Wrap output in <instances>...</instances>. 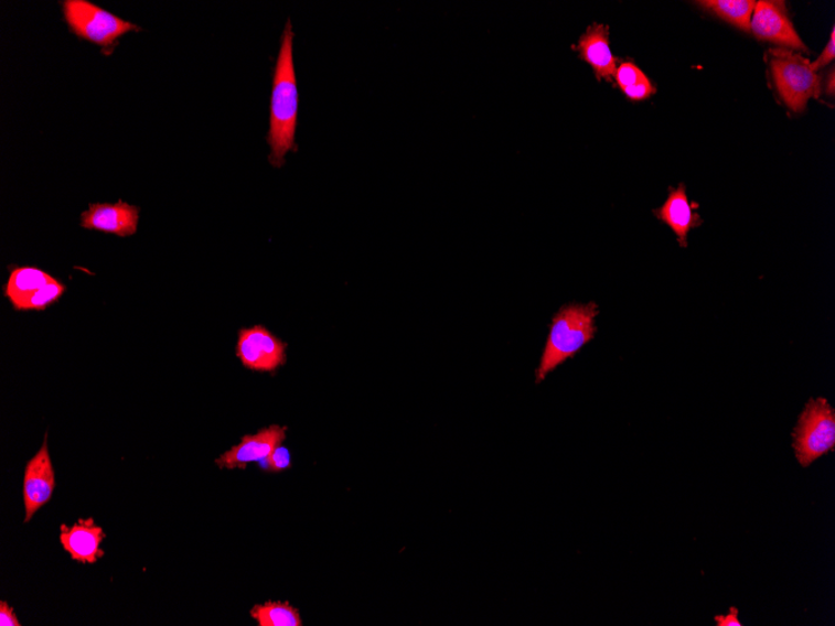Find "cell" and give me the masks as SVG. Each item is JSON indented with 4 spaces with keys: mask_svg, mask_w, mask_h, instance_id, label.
<instances>
[{
    "mask_svg": "<svg viewBox=\"0 0 835 626\" xmlns=\"http://www.w3.org/2000/svg\"><path fill=\"white\" fill-rule=\"evenodd\" d=\"M295 31L288 20L276 62L274 90L270 100V120L267 142L270 147L269 162L275 168L283 166L286 155L298 151L296 133L298 126L299 91L293 58Z\"/></svg>",
    "mask_w": 835,
    "mask_h": 626,
    "instance_id": "obj_1",
    "label": "cell"
},
{
    "mask_svg": "<svg viewBox=\"0 0 835 626\" xmlns=\"http://www.w3.org/2000/svg\"><path fill=\"white\" fill-rule=\"evenodd\" d=\"M598 313L596 303L568 304L553 316L546 348L536 371L537 385L595 338Z\"/></svg>",
    "mask_w": 835,
    "mask_h": 626,
    "instance_id": "obj_2",
    "label": "cell"
},
{
    "mask_svg": "<svg viewBox=\"0 0 835 626\" xmlns=\"http://www.w3.org/2000/svg\"><path fill=\"white\" fill-rule=\"evenodd\" d=\"M65 23L78 39L100 46L110 55L117 43L130 32L142 31L133 23L121 20L88 0H65L62 3Z\"/></svg>",
    "mask_w": 835,
    "mask_h": 626,
    "instance_id": "obj_3",
    "label": "cell"
},
{
    "mask_svg": "<svg viewBox=\"0 0 835 626\" xmlns=\"http://www.w3.org/2000/svg\"><path fill=\"white\" fill-rule=\"evenodd\" d=\"M771 69L775 86L788 108L800 114L812 98H820L822 78L811 63L786 50L771 51Z\"/></svg>",
    "mask_w": 835,
    "mask_h": 626,
    "instance_id": "obj_4",
    "label": "cell"
},
{
    "mask_svg": "<svg viewBox=\"0 0 835 626\" xmlns=\"http://www.w3.org/2000/svg\"><path fill=\"white\" fill-rule=\"evenodd\" d=\"M793 438L796 460L804 468L834 451L835 414L827 399H811L806 403Z\"/></svg>",
    "mask_w": 835,
    "mask_h": 626,
    "instance_id": "obj_5",
    "label": "cell"
},
{
    "mask_svg": "<svg viewBox=\"0 0 835 626\" xmlns=\"http://www.w3.org/2000/svg\"><path fill=\"white\" fill-rule=\"evenodd\" d=\"M237 357L244 368L275 373L287 361V344L265 326L256 325L239 332Z\"/></svg>",
    "mask_w": 835,
    "mask_h": 626,
    "instance_id": "obj_6",
    "label": "cell"
},
{
    "mask_svg": "<svg viewBox=\"0 0 835 626\" xmlns=\"http://www.w3.org/2000/svg\"><path fill=\"white\" fill-rule=\"evenodd\" d=\"M750 31L758 40L788 46V48L806 52V46L795 32L788 15L785 3L775 0H761L754 8Z\"/></svg>",
    "mask_w": 835,
    "mask_h": 626,
    "instance_id": "obj_7",
    "label": "cell"
},
{
    "mask_svg": "<svg viewBox=\"0 0 835 626\" xmlns=\"http://www.w3.org/2000/svg\"><path fill=\"white\" fill-rule=\"evenodd\" d=\"M46 439H49V435H45L40 452L25 466L23 483L24 522L30 521L38 510L49 504L55 488V473Z\"/></svg>",
    "mask_w": 835,
    "mask_h": 626,
    "instance_id": "obj_8",
    "label": "cell"
},
{
    "mask_svg": "<svg viewBox=\"0 0 835 626\" xmlns=\"http://www.w3.org/2000/svg\"><path fill=\"white\" fill-rule=\"evenodd\" d=\"M287 431V427L275 424L261 429L255 435L243 436L242 442L225 452L215 464L220 468L246 470L248 464L265 461L274 453L285 442Z\"/></svg>",
    "mask_w": 835,
    "mask_h": 626,
    "instance_id": "obj_9",
    "label": "cell"
},
{
    "mask_svg": "<svg viewBox=\"0 0 835 626\" xmlns=\"http://www.w3.org/2000/svg\"><path fill=\"white\" fill-rule=\"evenodd\" d=\"M139 208L124 201L94 203L82 213L83 228L98 230L121 238L135 236L138 230Z\"/></svg>",
    "mask_w": 835,
    "mask_h": 626,
    "instance_id": "obj_10",
    "label": "cell"
},
{
    "mask_svg": "<svg viewBox=\"0 0 835 626\" xmlns=\"http://www.w3.org/2000/svg\"><path fill=\"white\" fill-rule=\"evenodd\" d=\"M61 543L75 562L96 564L105 557L100 549L106 539L105 531L94 522L93 518L79 519L73 527H61Z\"/></svg>",
    "mask_w": 835,
    "mask_h": 626,
    "instance_id": "obj_11",
    "label": "cell"
},
{
    "mask_svg": "<svg viewBox=\"0 0 835 626\" xmlns=\"http://www.w3.org/2000/svg\"><path fill=\"white\" fill-rule=\"evenodd\" d=\"M698 203H691L686 192V185L681 184L677 190H670L668 199L660 209L654 211V216L667 224L677 236L679 246H688V235L693 228H698L703 224L697 212Z\"/></svg>",
    "mask_w": 835,
    "mask_h": 626,
    "instance_id": "obj_12",
    "label": "cell"
},
{
    "mask_svg": "<svg viewBox=\"0 0 835 626\" xmlns=\"http://www.w3.org/2000/svg\"><path fill=\"white\" fill-rule=\"evenodd\" d=\"M576 50L580 58L593 68L597 79L613 82L618 60L609 42V26L598 23L588 26Z\"/></svg>",
    "mask_w": 835,
    "mask_h": 626,
    "instance_id": "obj_13",
    "label": "cell"
},
{
    "mask_svg": "<svg viewBox=\"0 0 835 626\" xmlns=\"http://www.w3.org/2000/svg\"><path fill=\"white\" fill-rule=\"evenodd\" d=\"M54 278L41 269L32 267L15 268L8 279L6 296L21 311L22 305L42 288L54 282Z\"/></svg>",
    "mask_w": 835,
    "mask_h": 626,
    "instance_id": "obj_14",
    "label": "cell"
},
{
    "mask_svg": "<svg viewBox=\"0 0 835 626\" xmlns=\"http://www.w3.org/2000/svg\"><path fill=\"white\" fill-rule=\"evenodd\" d=\"M698 4L739 30L749 32L757 2L753 0H707Z\"/></svg>",
    "mask_w": 835,
    "mask_h": 626,
    "instance_id": "obj_15",
    "label": "cell"
},
{
    "mask_svg": "<svg viewBox=\"0 0 835 626\" xmlns=\"http://www.w3.org/2000/svg\"><path fill=\"white\" fill-rule=\"evenodd\" d=\"M614 79L625 97L633 101L644 100L655 93L652 82L633 62H623L619 65Z\"/></svg>",
    "mask_w": 835,
    "mask_h": 626,
    "instance_id": "obj_16",
    "label": "cell"
},
{
    "mask_svg": "<svg viewBox=\"0 0 835 626\" xmlns=\"http://www.w3.org/2000/svg\"><path fill=\"white\" fill-rule=\"evenodd\" d=\"M250 616L259 626H302L297 607L288 602H267L257 604L250 611Z\"/></svg>",
    "mask_w": 835,
    "mask_h": 626,
    "instance_id": "obj_17",
    "label": "cell"
},
{
    "mask_svg": "<svg viewBox=\"0 0 835 626\" xmlns=\"http://www.w3.org/2000/svg\"><path fill=\"white\" fill-rule=\"evenodd\" d=\"M64 292L65 287L55 279L54 282L45 285L41 291H38L28 299L22 305L21 311H44L55 302H58Z\"/></svg>",
    "mask_w": 835,
    "mask_h": 626,
    "instance_id": "obj_18",
    "label": "cell"
},
{
    "mask_svg": "<svg viewBox=\"0 0 835 626\" xmlns=\"http://www.w3.org/2000/svg\"><path fill=\"white\" fill-rule=\"evenodd\" d=\"M260 463L265 464L266 471L269 473H281L292 466V456L285 446H277L274 453H271L265 461Z\"/></svg>",
    "mask_w": 835,
    "mask_h": 626,
    "instance_id": "obj_19",
    "label": "cell"
},
{
    "mask_svg": "<svg viewBox=\"0 0 835 626\" xmlns=\"http://www.w3.org/2000/svg\"><path fill=\"white\" fill-rule=\"evenodd\" d=\"M834 57H835V31L833 28L831 40L827 46H825L823 53L821 54V57L817 61L811 63V68L814 72H818L820 69L825 67V65H828L834 60Z\"/></svg>",
    "mask_w": 835,
    "mask_h": 626,
    "instance_id": "obj_20",
    "label": "cell"
},
{
    "mask_svg": "<svg viewBox=\"0 0 835 626\" xmlns=\"http://www.w3.org/2000/svg\"><path fill=\"white\" fill-rule=\"evenodd\" d=\"M22 624L19 623L17 615L13 611V607L9 606L8 603L2 602L0 603V626H21Z\"/></svg>",
    "mask_w": 835,
    "mask_h": 626,
    "instance_id": "obj_21",
    "label": "cell"
},
{
    "mask_svg": "<svg viewBox=\"0 0 835 626\" xmlns=\"http://www.w3.org/2000/svg\"><path fill=\"white\" fill-rule=\"evenodd\" d=\"M738 609L731 606L727 615H718L715 620L718 626H742L743 624L738 619Z\"/></svg>",
    "mask_w": 835,
    "mask_h": 626,
    "instance_id": "obj_22",
    "label": "cell"
},
{
    "mask_svg": "<svg viewBox=\"0 0 835 626\" xmlns=\"http://www.w3.org/2000/svg\"><path fill=\"white\" fill-rule=\"evenodd\" d=\"M829 77H831V80H829V83L827 84V93H828V95H829V96H834V91H835V84H834V69H832V72H831V74H829Z\"/></svg>",
    "mask_w": 835,
    "mask_h": 626,
    "instance_id": "obj_23",
    "label": "cell"
}]
</instances>
